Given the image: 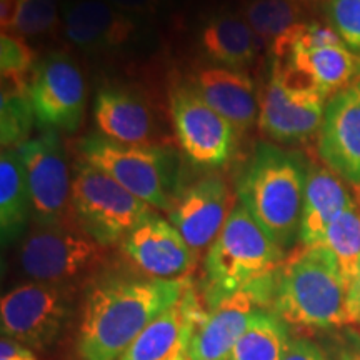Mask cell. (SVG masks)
<instances>
[{
  "label": "cell",
  "instance_id": "obj_1",
  "mask_svg": "<svg viewBox=\"0 0 360 360\" xmlns=\"http://www.w3.org/2000/svg\"><path fill=\"white\" fill-rule=\"evenodd\" d=\"M191 278L117 277L97 283L85 297L77 350L82 360H119L155 317L174 305Z\"/></svg>",
  "mask_w": 360,
  "mask_h": 360
},
{
  "label": "cell",
  "instance_id": "obj_2",
  "mask_svg": "<svg viewBox=\"0 0 360 360\" xmlns=\"http://www.w3.org/2000/svg\"><path fill=\"white\" fill-rule=\"evenodd\" d=\"M307 174L302 155L259 143L238 179V202L283 250L300 238Z\"/></svg>",
  "mask_w": 360,
  "mask_h": 360
},
{
  "label": "cell",
  "instance_id": "obj_3",
  "mask_svg": "<svg viewBox=\"0 0 360 360\" xmlns=\"http://www.w3.org/2000/svg\"><path fill=\"white\" fill-rule=\"evenodd\" d=\"M347 283L327 247L295 250L277 272L272 310L292 327L328 330L349 326Z\"/></svg>",
  "mask_w": 360,
  "mask_h": 360
},
{
  "label": "cell",
  "instance_id": "obj_4",
  "mask_svg": "<svg viewBox=\"0 0 360 360\" xmlns=\"http://www.w3.org/2000/svg\"><path fill=\"white\" fill-rule=\"evenodd\" d=\"M285 250L237 202L219 237L207 250L202 297L212 309L222 300L274 277Z\"/></svg>",
  "mask_w": 360,
  "mask_h": 360
},
{
  "label": "cell",
  "instance_id": "obj_5",
  "mask_svg": "<svg viewBox=\"0 0 360 360\" xmlns=\"http://www.w3.org/2000/svg\"><path fill=\"white\" fill-rule=\"evenodd\" d=\"M80 160L110 175L152 209L170 212L179 197L180 160L172 148L129 146L90 134L77 143Z\"/></svg>",
  "mask_w": 360,
  "mask_h": 360
},
{
  "label": "cell",
  "instance_id": "obj_6",
  "mask_svg": "<svg viewBox=\"0 0 360 360\" xmlns=\"http://www.w3.org/2000/svg\"><path fill=\"white\" fill-rule=\"evenodd\" d=\"M72 210L82 231L103 247L120 244L139 224L157 214L117 180L84 160L72 174Z\"/></svg>",
  "mask_w": 360,
  "mask_h": 360
},
{
  "label": "cell",
  "instance_id": "obj_7",
  "mask_svg": "<svg viewBox=\"0 0 360 360\" xmlns=\"http://www.w3.org/2000/svg\"><path fill=\"white\" fill-rule=\"evenodd\" d=\"M17 260L30 281L72 285L105 260V247L79 225H32L20 238Z\"/></svg>",
  "mask_w": 360,
  "mask_h": 360
},
{
  "label": "cell",
  "instance_id": "obj_8",
  "mask_svg": "<svg viewBox=\"0 0 360 360\" xmlns=\"http://www.w3.org/2000/svg\"><path fill=\"white\" fill-rule=\"evenodd\" d=\"M74 305V287L25 282L13 287L0 302L2 337L30 350L51 347L64 330Z\"/></svg>",
  "mask_w": 360,
  "mask_h": 360
},
{
  "label": "cell",
  "instance_id": "obj_9",
  "mask_svg": "<svg viewBox=\"0 0 360 360\" xmlns=\"http://www.w3.org/2000/svg\"><path fill=\"white\" fill-rule=\"evenodd\" d=\"M326 101L317 89L300 80L283 60L274 57L269 84L260 101L259 127L276 142L307 141L321 130Z\"/></svg>",
  "mask_w": 360,
  "mask_h": 360
},
{
  "label": "cell",
  "instance_id": "obj_10",
  "mask_svg": "<svg viewBox=\"0 0 360 360\" xmlns=\"http://www.w3.org/2000/svg\"><path fill=\"white\" fill-rule=\"evenodd\" d=\"M32 199V225H77L72 210V177L60 135L45 130L17 147Z\"/></svg>",
  "mask_w": 360,
  "mask_h": 360
},
{
  "label": "cell",
  "instance_id": "obj_11",
  "mask_svg": "<svg viewBox=\"0 0 360 360\" xmlns=\"http://www.w3.org/2000/svg\"><path fill=\"white\" fill-rule=\"evenodd\" d=\"M29 97L42 132L74 134L82 124L85 80L67 53L53 52L37 62L29 80Z\"/></svg>",
  "mask_w": 360,
  "mask_h": 360
},
{
  "label": "cell",
  "instance_id": "obj_12",
  "mask_svg": "<svg viewBox=\"0 0 360 360\" xmlns=\"http://www.w3.org/2000/svg\"><path fill=\"white\" fill-rule=\"evenodd\" d=\"M174 130L184 154L202 167H222L233 155L237 130L204 101L199 90L180 85L170 96Z\"/></svg>",
  "mask_w": 360,
  "mask_h": 360
},
{
  "label": "cell",
  "instance_id": "obj_13",
  "mask_svg": "<svg viewBox=\"0 0 360 360\" xmlns=\"http://www.w3.org/2000/svg\"><path fill=\"white\" fill-rule=\"evenodd\" d=\"M276 278H265L207 310L188 347L187 360H229L260 309H272Z\"/></svg>",
  "mask_w": 360,
  "mask_h": 360
},
{
  "label": "cell",
  "instance_id": "obj_14",
  "mask_svg": "<svg viewBox=\"0 0 360 360\" xmlns=\"http://www.w3.org/2000/svg\"><path fill=\"white\" fill-rule=\"evenodd\" d=\"M120 249L130 262L152 278H186L195 265V252L172 222L159 214L150 215L129 232L120 242Z\"/></svg>",
  "mask_w": 360,
  "mask_h": 360
},
{
  "label": "cell",
  "instance_id": "obj_15",
  "mask_svg": "<svg viewBox=\"0 0 360 360\" xmlns=\"http://www.w3.org/2000/svg\"><path fill=\"white\" fill-rule=\"evenodd\" d=\"M317 150L327 169L360 187V79L328 98Z\"/></svg>",
  "mask_w": 360,
  "mask_h": 360
},
{
  "label": "cell",
  "instance_id": "obj_16",
  "mask_svg": "<svg viewBox=\"0 0 360 360\" xmlns=\"http://www.w3.org/2000/svg\"><path fill=\"white\" fill-rule=\"evenodd\" d=\"M233 207L236 202L225 180L209 175L179 193L169 220L197 254L214 244Z\"/></svg>",
  "mask_w": 360,
  "mask_h": 360
},
{
  "label": "cell",
  "instance_id": "obj_17",
  "mask_svg": "<svg viewBox=\"0 0 360 360\" xmlns=\"http://www.w3.org/2000/svg\"><path fill=\"white\" fill-rule=\"evenodd\" d=\"M205 314L191 285L182 299L143 328L119 360H187L192 337Z\"/></svg>",
  "mask_w": 360,
  "mask_h": 360
},
{
  "label": "cell",
  "instance_id": "obj_18",
  "mask_svg": "<svg viewBox=\"0 0 360 360\" xmlns=\"http://www.w3.org/2000/svg\"><path fill=\"white\" fill-rule=\"evenodd\" d=\"M135 17L107 0H67L62 6V34L85 52L119 49L134 37Z\"/></svg>",
  "mask_w": 360,
  "mask_h": 360
},
{
  "label": "cell",
  "instance_id": "obj_19",
  "mask_svg": "<svg viewBox=\"0 0 360 360\" xmlns=\"http://www.w3.org/2000/svg\"><path fill=\"white\" fill-rule=\"evenodd\" d=\"M289 69L305 84L330 98L360 79V56L344 42L305 45L290 44L282 57Z\"/></svg>",
  "mask_w": 360,
  "mask_h": 360
},
{
  "label": "cell",
  "instance_id": "obj_20",
  "mask_svg": "<svg viewBox=\"0 0 360 360\" xmlns=\"http://www.w3.org/2000/svg\"><path fill=\"white\" fill-rule=\"evenodd\" d=\"M94 120L103 137L129 146H155L152 110L127 89L103 87L94 101Z\"/></svg>",
  "mask_w": 360,
  "mask_h": 360
},
{
  "label": "cell",
  "instance_id": "obj_21",
  "mask_svg": "<svg viewBox=\"0 0 360 360\" xmlns=\"http://www.w3.org/2000/svg\"><path fill=\"white\" fill-rule=\"evenodd\" d=\"M195 89L238 134L247 132L259 119L260 105L255 85L244 70L207 67L197 75Z\"/></svg>",
  "mask_w": 360,
  "mask_h": 360
},
{
  "label": "cell",
  "instance_id": "obj_22",
  "mask_svg": "<svg viewBox=\"0 0 360 360\" xmlns=\"http://www.w3.org/2000/svg\"><path fill=\"white\" fill-rule=\"evenodd\" d=\"M352 193L330 169L309 164L300 238L302 245H321L328 225L352 202Z\"/></svg>",
  "mask_w": 360,
  "mask_h": 360
},
{
  "label": "cell",
  "instance_id": "obj_23",
  "mask_svg": "<svg viewBox=\"0 0 360 360\" xmlns=\"http://www.w3.org/2000/svg\"><path fill=\"white\" fill-rule=\"evenodd\" d=\"M199 39L207 57L219 67L233 70H244L250 65L262 47L240 12L214 13L202 25Z\"/></svg>",
  "mask_w": 360,
  "mask_h": 360
},
{
  "label": "cell",
  "instance_id": "obj_24",
  "mask_svg": "<svg viewBox=\"0 0 360 360\" xmlns=\"http://www.w3.org/2000/svg\"><path fill=\"white\" fill-rule=\"evenodd\" d=\"M32 199L24 162L17 148H2L0 155V237L2 245L15 244L29 232Z\"/></svg>",
  "mask_w": 360,
  "mask_h": 360
},
{
  "label": "cell",
  "instance_id": "obj_25",
  "mask_svg": "<svg viewBox=\"0 0 360 360\" xmlns=\"http://www.w3.org/2000/svg\"><path fill=\"white\" fill-rule=\"evenodd\" d=\"M292 339L289 323L272 309H260L252 317L229 360H283Z\"/></svg>",
  "mask_w": 360,
  "mask_h": 360
},
{
  "label": "cell",
  "instance_id": "obj_26",
  "mask_svg": "<svg viewBox=\"0 0 360 360\" xmlns=\"http://www.w3.org/2000/svg\"><path fill=\"white\" fill-rule=\"evenodd\" d=\"M307 0H244L240 12L262 47L272 45L304 24Z\"/></svg>",
  "mask_w": 360,
  "mask_h": 360
},
{
  "label": "cell",
  "instance_id": "obj_27",
  "mask_svg": "<svg viewBox=\"0 0 360 360\" xmlns=\"http://www.w3.org/2000/svg\"><path fill=\"white\" fill-rule=\"evenodd\" d=\"M335 255L345 283L354 277L360 262V192L350 205L328 225L322 244Z\"/></svg>",
  "mask_w": 360,
  "mask_h": 360
},
{
  "label": "cell",
  "instance_id": "obj_28",
  "mask_svg": "<svg viewBox=\"0 0 360 360\" xmlns=\"http://www.w3.org/2000/svg\"><path fill=\"white\" fill-rule=\"evenodd\" d=\"M35 115L29 97V84L2 82L0 103V141L2 148H17L29 141Z\"/></svg>",
  "mask_w": 360,
  "mask_h": 360
},
{
  "label": "cell",
  "instance_id": "obj_29",
  "mask_svg": "<svg viewBox=\"0 0 360 360\" xmlns=\"http://www.w3.org/2000/svg\"><path fill=\"white\" fill-rule=\"evenodd\" d=\"M62 30L60 0H19V15L12 34L24 39L49 37Z\"/></svg>",
  "mask_w": 360,
  "mask_h": 360
},
{
  "label": "cell",
  "instance_id": "obj_30",
  "mask_svg": "<svg viewBox=\"0 0 360 360\" xmlns=\"http://www.w3.org/2000/svg\"><path fill=\"white\" fill-rule=\"evenodd\" d=\"M37 65L35 53L27 39L15 34L0 35V72L2 82L29 84L30 75Z\"/></svg>",
  "mask_w": 360,
  "mask_h": 360
},
{
  "label": "cell",
  "instance_id": "obj_31",
  "mask_svg": "<svg viewBox=\"0 0 360 360\" xmlns=\"http://www.w3.org/2000/svg\"><path fill=\"white\" fill-rule=\"evenodd\" d=\"M326 12L337 35L360 56V0H328Z\"/></svg>",
  "mask_w": 360,
  "mask_h": 360
},
{
  "label": "cell",
  "instance_id": "obj_32",
  "mask_svg": "<svg viewBox=\"0 0 360 360\" xmlns=\"http://www.w3.org/2000/svg\"><path fill=\"white\" fill-rule=\"evenodd\" d=\"M326 354L328 360H360V334L342 330L330 340Z\"/></svg>",
  "mask_w": 360,
  "mask_h": 360
},
{
  "label": "cell",
  "instance_id": "obj_33",
  "mask_svg": "<svg viewBox=\"0 0 360 360\" xmlns=\"http://www.w3.org/2000/svg\"><path fill=\"white\" fill-rule=\"evenodd\" d=\"M283 360H328L326 350L305 337H294Z\"/></svg>",
  "mask_w": 360,
  "mask_h": 360
},
{
  "label": "cell",
  "instance_id": "obj_34",
  "mask_svg": "<svg viewBox=\"0 0 360 360\" xmlns=\"http://www.w3.org/2000/svg\"><path fill=\"white\" fill-rule=\"evenodd\" d=\"M349 326L360 327V262L354 277L347 283V299H345Z\"/></svg>",
  "mask_w": 360,
  "mask_h": 360
},
{
  "label": "cell",
  "instance_id": "obj_35",
  "mask_svg": "<svg viewBox=\"0 0 360 360\" xmlns=\"http://www.w3.org/2000/svg\"><path fill=\"white\" fill-rule=\"evenodd\" d=\"M110 6L119 8L120 12L127 15L139 17V15H152L157 12L162 0H107Z\"/></svg>",
  "mask_w": 360,
  "mask_h": 360
},
{
  "label": "cell",
  "instance_id": "obj_36",
  "mask_svg": "<svg viewBox=\"0 0 360 360\" xmlns=\"http://www.w3.org/2000/svg\"><path fill=\"white\" fill-rule=\"evenodd\" d=\"M19 15V0H0V27L2 34H12Z\"/></svg>",
  "mask_w": 360,
  "mask_h": 360
},
{
  "label": "cell",
  "instance_id": "obj_37",
  "mask_svg": "<svg viewBox=\"0 0 360 360\" xmlns=\"http://www.w3.org/2000/svg\"><path fill=\"white\" fill-rule=\"evenodd\" d=\"M0 360H37V359H35L34 350L25 347V349H22L20 352L8 355V357H0Z\"/></svg>",
  "mask_w": 360,
  "mask_h": 360
}]
</instances>
